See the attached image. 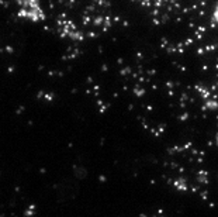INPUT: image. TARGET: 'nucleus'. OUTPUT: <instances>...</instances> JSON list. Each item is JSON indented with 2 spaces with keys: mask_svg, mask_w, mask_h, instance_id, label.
<instances>
[{
  "mask_svg": "<svg viewBox=\"0 0 218 217\" xmlns=\"http://www.w3.org/2000/svg\"><path fill=\"white\" fill-rule=\"evenodd\" d=\"M211 17L214 24L218 27V0H211Z\"/></svg>",
  "mask_w": 218,
  "mask_h": 217,
  "instance_id": "1",
  "label": "nucleus"
}]
</instances>
